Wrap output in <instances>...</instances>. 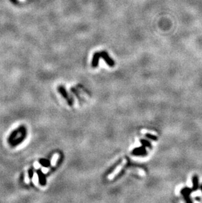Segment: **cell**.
Wrapping results in <instances>:
<instances>
[{"label": "cell", "mask_w": 202, "mask_h": 203, "mask_svg": "<svg viewBox=\"0 0 202 203\" xmlns=\"http://www.w3.org/2000/svg\"><path fill=\"white\" fill-rule=\"evenodd\" d=\"M146 137H149V138L151 139V140H154V141H157V137H156V136H154V135H150V134H146Z\"/></svg>", "instance_id": "cell-11"}, {"label": "cell", "mask_w": 202, "mask_h": 203, "mask_svg": "<svg viewBox=\"0 0 202 203\" xmlns=\"http://www.w3.org/2000/svg\"><path fill=\"white\" fill-rule=\"evenodd\" d=\"M191 192H192V190L189 188H184L181 190V194L183 195V197L184 199H186V202H192V201L190 200V197H189V195L191 193Z\"/></svg>", "instance_id": "cell-3"}, {"label": "cell", "mask_w": 202, "mask_h": 203, "mask_svg": "<svg viewBox=\"0 0 202 203\" xmlns=\"http://www.w3.org/2000/svg\"><path fill=\"white\" fill-rule=\"evenodd\" d=\"M100 56L101 58H102L104 59V61H105L107 64L108 65L110 66V67H112L115 65V63H114V60L110 58L108 53L105 51H100Z\"/></svg>", "instance_id": "cell-1"}, {"label": "cell", "mask_w": 202, "mask_h": 203, "mask_svg": "<svg viewBox=\"0 0 202 203\" xmlns=\"http://www.w3.org/2000/svg\"><path fill=\"white\" fill-rule=\"evenodd\" d=\"M57 157H57L56 155H55V157H53V165H54V164H55Z\"/></svg>", "instance_id": "cell-12"}, {"label": "cell", "mask_w": 202, "mask_h": 203, "mask_svg": "<svg viewBox=\"0 0 202 203\" xmlns=\"http://www.w3.org/2000/svg\"><path fill=\"white\" fill-rule=\"evenodd\" d=\"M38 174L39 175V182L42 185H45L46 184V180L45 178V175L43 174L41 170H39L38 172Z\"/></svg>", "instance_id": "cell-7"}, {"label": "cell", "mask_w": 202, "mask_h": 203, "mask_svg": "<svg viewBox=\"0 0 202 203\" xmlns=\"http://www.w3.org/2000/svg\"><path fill=\"white\" fill-rule=\"evenodd\" d=\"M100 58V56L99 52H96L94 53L93 57L92 63H91V65L93 68H96L97 67V66H98Z\"/></svg>", "instance_id": "cell-4"}, {"label": "cell", "mask_w": 202, "mask_h": 203, "mask_svg": "<svg viewBox=\"0 0 202 203\" xmlns=\"http://www.w3.org/2000/svg\"><path fill=\"white\" fill-rule=\"evenodd\" d=\"M40 163H41L42 165L45 166V167H48V166L50 164V162L48 160H44V162H43V160H42L41 161H40Z\"/></svg>", "instance_id": "cell-10"}, {"label": "cell", "mask_w": 202, "mask_h": 203, "mask_svg": "<svg viewBox=\"0 0 202 203\" xmlns=\"http://www.w3.org/2000/svg\"><path fill=\"white\" fill-rule=\"evenodd\" d=\"M140 142L141 143H142L143 144H144V145H145V146H147V147H149L150 148H151V146H150V143H149V141H147L146 140H140Z\"/></svg>", "instance_id": "cell-9"}, {"label": "cell", "mask_w": 202, "mask_h": 203, "mask_svg": "<svg viewBox=\"0 0 202 203\" xmlns=\"http://www.w3.org/2000/svg\"><path fill=\"white\" fill-rule=\"evenodd\" d=\"M127 160H126V159H125V160H123V162H122V163H121L120 165L117 166V168L113 171L112 173H111L109 175V176H108L109 180H112L114 178H115L116 175L118 174L120 172V171L122 170V168H123L124 166H125L127 164Z\"/></svg>", "instance_id": "cell-2"}, {"label": "cell", "mask_w": 202, "mask_h": 203, "mask_svg": "<svg viewBox=\"0 0 202 203\" xmlns=\"http://www.w3.org/2000/svg\"><path fill=\"white\" fill-rule=\"evenodd\" d=\"M198 189V178L197 175H194L193 178V190L196 191Z\"/></svg>", "instance_id": "cell-8"}, {"label": "cell", "mask_w": 202, "mask_h": 203, "mask_svg": "<svg viewBox=\"0 0 202 203\" xmlns=\"http://www.w3.org/2000/svg\"><path fill=\"white\" fill-rule=\"evenodd\" d=\"M133 154L134 155H143L146 154L145 148L142 147L140 148H137L133 152Z\"/></svg>", "instance_id": "cell-6"}, {"label": "cell", "mask_w": 202, "mask_h": 203, "mask_svg": "<svg viewBox=\"0 0 202 203\" xmlns=\"http://www.w3.org/2000/svg\"><path fill=\"white\" fill-rule=\"evenodd\" d=\"M201 191H202V185H201Z\"/></svg>", "instance_id": "cell-13"}, {"label": "cell", "mask_w": 202, "mask_h": 203, "mask_svg": "<svg viewBox=\"0 0 202 203\" xmlns=\"http://www.w3.org/2000/svg\"><path fill=\"white\" fill-rule=\"evenodd\" d=\"M59 91H60V93H61L62 96L66 99V101H68V104H70V105H72V102H71V101H70V98L68 97V93H67L65 89L62 86H60V87H59Z\"/></svg>", "instance_id": "cell-5"}]
</instances>
